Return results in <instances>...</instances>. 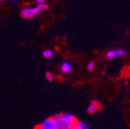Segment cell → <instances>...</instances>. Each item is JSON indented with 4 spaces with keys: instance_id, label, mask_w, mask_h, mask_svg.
<instances>
[{
    "instance_id": "11",
    "label": "cell",
    "mask_w": 130,
    "mask_h": 129,
    "mask_svg": "<svg viewBox=\"0 0 130 129\" xmlns=\"http://www.w3.org/2000/svg\"><path fill=\"white\" fill-rule=\"evenodd\" d=\"M36 1H37L38 3H44V2H45V0H36Z\"/></svg>"
},
{
    "instance_id": "12",
    "label": "cell",
    "mask_w": 130,
    "mask_h": 129,
    "mask_svg": "<svg viewBox=\"0 0 130 129\" xmlns=\"http://www.w3.org/2000/svg\"><path fill=\"white\" fill-rule=\"evenodd\" d=\"M10 1H17V0H10Z\"/></svg>"
},
{
    "instance_id": "10",
    "label": "cell",
    "mask_w": 130,
    "mask_h": 129,
    "mask_svg": "<svg viewBox=\"0 0 130 129\" xmlns=\"http://www.w3.org/2000/svg\"><path fill=\"white\" fill-rule=\"evenodd\" d=\"M94 67H95V62H94V61L89 62V64H88V69H89V70H93Z\"/></svg>"
},
{
    "instance_id": "1",
    "label": "cell",
    "mask_w": 130,
    "mask_h": 129,
    "mask_svg": "<svg viewBox=\"0 0 130 129\" xmlns=\"http://www.w3.org/2000/svg\"><path fill=\"white\" fill-rule=\"evenodd\" d=\"M54 118L58 122V129H72V126L76 121L75 117L69 112L55 115Z\"/></svg>"
},
{
    "instance_id": "2",
    "label": "cell",
    "mask_w": 130,
    "mask_h": 129,
    "mask_svg": "<svg viewBox=\"0 0 130 129\" xmlns=\"http://www.w3.org/2000/svg\"><path fill=\"white\" fill-rule=\"evenodd\" d=\"M48 6L45 4V3H38L37 6L35 7H25L22 9L21 11V14L23 18H26V19H31V18H34L37 13H39L41 10L43 9H46Z\"/></svg>"
},
{
    "instance_id": "6",
    "label": "cell",
    "mask_w": 130,
    "mask_h": 129,
    "mask_svg": "<svg viewBox=\"0 0 130 129\" xmlns=\"http://www.w3.org/2000/svg\"><path fill=\"white\" fill-rule=\"evenodd\" d=\"M72 70V66L69 62H63L61 65V72L62 73H68Z\"/></svg>"
},
{
    "instance_id": "7",
    "label": "cell",
    "mask_w": 130,
    "mask_h": 129,
    "mask_svg": "<svg viewBox=\"0 0 130 129\" xmlns=\"http://www.w3.org/2000/svg\"><path fill=\"white\" fill-rule=\"evenodd\" d=\"M88 128H89L88 124L82 121H75L72 126V129H88Z\"/></svg>"
},
{
    "instance_id": "5",
    "label": "cell",
    "mask_w": 130,
    "mask_h": 129,
    "mask_svg": "<svg viewBox=\"0 0 130 129\" xmlns=\"http://www.w3.org/2000/svg\"><path fill=\"white\" fill-rule=\"evenodd\" d=\"M98 109H99V103L95 100H93L88 107V112L89 114H94V112H96Z\"/></svg>"
},
{
    "instance_id": "8",
    "label": "cell",
    "mask_w": 130,
    "mask_h": 129,
    "mask_svg": "<svg viewBox=\"0 0 130 129\" xmlns=\"http://www.w3.org/2000/svg\"><path fill=\"white\" fill-rule=\"evenodd\" d=\"M42 56L44 58H52L53 57V51L52 50H44L42 53Z\"/></svg>"
},
{
    "instance_id": "4",
    "label": "cell",
    "mask_w": 130,
    "mask_h": 129,
    "mask_svg": "<svg viewBox=\"0 0 130 129\" xmlns=\"http://www.w3.org/2000/svg\"><path fill=\"white\" fill-rule=\"evenodd\" d=\"M126 51L122 49H115V50H110L106 53V58L107 59H113L117 57H124L126 56Z\"/></svg>"
},
{
    "instance_id": "3",
    "label": "cell",
    "mask_w": 130,
    "mask_h": 129,
    "mask_svg": "<svg viewBox=\"0 0 130 129\" xmlns=\"http://www.w3.org/2000/svg\"><path fill=\"white\" fill-rule=\"evenodd\" d=\"M37 128H39V129H58V122L54 117H52V118L44 120L41 124H39L37 126Z\"/></svg>"
},
{
    "instance_id": "9",
    "label": "cell",
    "mask_w": 130,
    "mask_h": 129,
    "mask_svg": "<svg viewBox=\"0 0 130 129\" xmlns=\"http://www.w3.org/2000/svg\"><path fill=\"white\" fill-rule=\"evenodd\" d=\"M45 77L48 79V80H50V82H53V80H54V76H53V74L51 73V72H46L45 73Z\"/></svg>"
}]
</instances>
